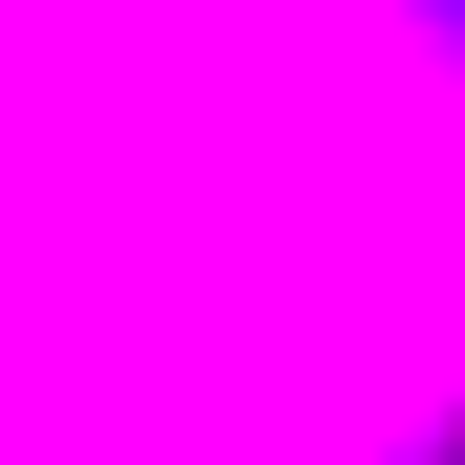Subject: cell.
<instances>
[{
	"label": "cell",
	"instance_id": "6da1fadb",
	"mask_svg": "<svg viewBox=\"0 0 465 465\" xmlns=\"http://www.w3.org/2000/svg\"><path fill=\"white\" fill-rule=\"evenodd\" d=\"M0 465H465V0H0Z\"/></svg>",
	"mask_w": 465,
	"mask_h": 465
}]
</instances>
